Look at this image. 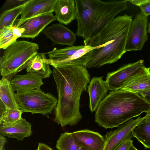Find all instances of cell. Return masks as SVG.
Returning a JSON list of instances; mask_svg holds the SVG:
<instances>
[{
    "mask_svg": "<svg viewBox=\"0 0 150 150\" xmlns=\"http://www.w3.org/2000/svg\"><path fill=\"white\" fill-rule=\"evenodd\" d=\"M36 43L17 40L4 51L0 59V72L2 77L11 81L16 74L26 69L38 54Z\"/></svg>",
    "mask_w": 150,
    "mask_h": 150,
    "instance_id": "cell-4",
    "label": "cell"
},
{
    "mask_svg": "<svg viewBox=\"0 0 150 150\" xmlns=\"http://www.w3.org/2000/svg\"><path fill=\"white\" fill-rule=\"evenodd\" d=\"M128 150H138L135 148L133 145V144L131 145L130 147Z\"/></svg>",
    "mask_w": 150,
    "mask_h": 150,
    "instance_id": "cell-36",
    "label": "cell"
},
{
    "mask_svg": "<svg viewBox=\"0 0 150 150\" xmlns=\"http://www.w3.org/2000/svg\"><path fill=\"white\" fill-rule=\"evenodd\" d=\"M0 124V134L8 138L22 141L32 134L31 124L23 118L14 122Z\"/></svg>",
    "mask_w": 150,
    "mask_h": 150,
    "instance_id": "cell-16",
    "label": "cell"
},
{
    "mask_svg": "<svg viewBox=\"0 0 150 150\" xmlns=\"http://www.w3.org/2000/svg\"><path fill=\"white\" fill-rule=\"evenodd\" d=\"M56 20L52 13L38 16L29 19L19 27L25 29L21 38H35L48 25Z\"/></svg>",
    "mask_w": 150,
    "mask_h": 150,
    "instance_id": "cell-15",
    "label": "cell"
},
{
    "mask_svg": "<svg viewBox=\"0 0 150 150\" xmlns=\"http://www.w3.org/2000/svg\"><path fill=\"white\" fill-rule=\"evenodd\" d=\"M11 81L2 77L0 81V108L20 109Z\"/></svg>",
    "mask_w": 150,
    "mask_h": 150,
    "instance_id": "cell-20",
    "label": "cell"
},
{
    "mask_svg": "<svg viewBox=\"0 0 150 150\" xmlns=\"http://www.w3.org/2000/svg\"><path fill=\"white\" fill-rule=\"evenodd\" d=\"M128 0L104 2L101 1L93 28L84 45L96 37L121 11L127 9Z\"/></svg>",
    "mask_w": 150,
    "mask_h": 150,
    "instance_id": "cell-7",
    "label": "cell"
},
{
    "mask_svg": "<svg viewBox=\"0 0 150 150\" xmlns=\"http://www.w3.org/2000/svg\"><path fill=\"white\" fill-rule=\"evenodd\" d=\"M36 150H54L46 144L39 143L38 146Z\"/></svg>",
    "mask_w": 150,
    "mask_h": 150,
    "instance_id": "cell-33",
    "label": "cell"
},
{
    "mask_svg": "<svg viewBox=\"0 0 150 150\" xmlns=\"http://www.w3.org/2000/svg\"><path fill=\"white\" fill-rule=\"evenodd\" d=\"M10 28H4L0 30V48L6 49L17 40Z\"/></svg>",
    "mask_w": 150,
    "mask_h": 150,
    "instance_id": "cell-28",
    "label": "cell"
},
{
    "mask_svg": "<svg viewBox=\"0 0 150 150\" xmlns=\"http://www.w3.org/2000/svg\"><path fill=\"white\" fill-rule=\"evenodd\" d=\"M141 12L146 16L150 15V0H144L139 6Z\"/></svg>",
    "mask_w": 150,
    "mask_h": 150,
    "instance_id": "cell-29",
    "label": "cell"
},
{
    "mask_svg": "<svg viewBox=\"0 0 150 150\" xmlns=\"http://www.w3.org/2000/svg\"><path fill=\"white\" fill-rule=\"evenodd\" d=\"M23 113L21 109L0 108V123L14 122L22 118Z\"/></svg>",
    "mask_w": 150,
    "mask_h": 150,
    "instance_id": "cell-27",
    "label": "cell"
},
{
    "mask_svg": "<svg viewBox=\"0 0 150 150\" xmlns=\"http://www.w3.org/2000/svg\"><path fill=\"white\" fill-rule=\"evenodd\" d=\"M83 45L70 46L62 49L54 48L52 51L47 52L49 58L46 57L44 61L48 64L64 60L72 56L78 50L82 48Z\"/></svg>",
    "mask_w": 150,
    "mask_h": 150,
    "instance_id": "cell-23",
    "label": "cell"
},
{
    "mask_svg": "<svg viewBox=\"0 0 150 150\" xmlns=\"http://www.w3.org/2000/svg\"><path fill=\"white\" fill-rule=\"evenodd\" d=\"M52 74L58 98L54 121L62 127L76 125L82 118L81 96L90 81L87 68L79 65L60 66L54 68Z\"/></svg>",
    "mask_w": 150,
    "mask_h": 150,
    "instance_id": "cell-1",
    "label": "cell"
},
{
    "mask_svg": "<svg viewBox=\"0 0 150 150\" xmlns=\"http://www.w3.org/2000/svg\"><path fill=\"white\" fill-rule=\"evenodd\" d=\"M147 115L137 118L131 119L118 127L116 129L107 132L105 136V144L103 150H114L125 140L134 137L132 131L142 121L146 119Z\"/></svg>",
    "mask_w": 150,
    "mask_h": 150,
    "instance_id": "cell-9",
    "label": "cell"
},
{
    "mask_svg": "<svg viewBox=\"0 0 150 150\" xmlns=\"http://www.w3.org/2000/svg\"><path fill=\"white\" fill-rule=\"evenodd\" d=\"M42 78L32 72L24 75H16L11 83L14 91L23 92L40 88L43 84Z\"/></svg>",
    "mask_w": 150,
    "mask_h": 150,
    "instance_id": "cell-18",
    "label": "cell"
},
{
    "mask_svg": "<svg viewBox=\"0 0 150 150\" xmlns=\"http://www.w3.org/2000/svg\"><path fill=\"white\" fill-rule=\"evenodd\" d=\"M76 144L86 150H103L105 138L98 132L85 129L71 133Z\"/></svg>",
    "mask_w": 150,
    "mask_h": 150,
    "instance_id": "cell-13",
    "label": "cell"
},
{
    "mask_svg": "<svg viewBox=\"0 0 150 150\" xmlns=\"http://www.w3.org/2000/svg\"><path fill=\"white\" fill-rule=\"evenodd\" d=\"M149 71H150V67H149Z\"/></svg>",
    "mask_w": 150,
    "mask_h": 150,
    "instance_id": "cell-39",
    "label": "cell"
},
{
    "mask_svg": "<svg viewBox=\"0 0 150 150\" xmlns=\"http://www.w3.org/2000/svg\"><path fill=\"white\" fill-rule=\"evenodd\" d=\"M133 142L131 139L126 140L120 144L114 150H128L131 145L133 144Z\"/></svg>",
    "mask_w": 150,
    "mask_h": 150,
    "instance_id": "cell-30",
    "label": "cell"
},
{
    "mask_svg": "<svg viewBox=\"0 0 150 150\" xmlns=\"http://www.w3.org/2000/svg\"><path fill=\"white\" fill-rule=\"evenodd\" d=\"M76 8V35L86 41L93 29L98 11L100 0H74Z\"/></svg>",
    "mask_w": 150,
    "mask_h": 150,
    "instance_id": "cell-6",
    "label": "cell"
},
{
    "mask_svg": "<svg viewBox=\"0 0 150 150\" xmlns=\"http://www.w3.org/2000/svg\"><path fill=\"white\" fill-rule=\"evenodd\" d=\"M16 97L18 105L23 112L40 114L48 118L58 103V99L53 95L45 93L40 88L17 92Z\"/></svg>",
    "mask_w": 150,
    "mask_h": 150,
    "instance_id": "cell-5",
    "label": "cell"
},
{
    "mask_svg": "<svg viewBox=\"0 0 150 150\" xmlns=\"http://www.w3.org/2000/svg\"><path fill=\"white\" fill-rule=\"evenodd\" d=\"M46 58L43 53L38 54L26 69L27 72H32L40 76L42 79L50 77L52 71L50 65L44 61Z\"/></svg>",
    "mask_w": 150,
    "mask_h": 150,
    "instance_id": "cell-22",
    "label": "cell"
},
{
    "mask_svg": "<svg viewBox=\"0 0 150 150\" xmlns=\"http://www.w3.org/2000/svg\"><path fill=\"white\" fill-rule=\"evenodd\" d=\"M148 28L147 29V32L150 33V22L148 24Z\"/></svg>",
    "mask_w": 150,
    "mask_h": 150,
    "instance_id": "cell-37",
    "label": "cell"
},
{
    "mask_svg": "<svg viewBox=\"0 0 150 150\" xmlns=\"http://www.w3.org/2000/svg\"><path fill=\"white\" fill-rule=\"evenodd\" d=\"M41 33L51 40L53 45L73 46L76 40V34L62 24H53L45 28Z\"/></svg>",
    "mask_w": 150,
    "mask_h": 150,
    "instance_id": "cell-14",
    "label": "cell"
},
{
    "mask_svg": "<svg viewBox=\"0 0 150 150\" xmlns=\"http://www.w3.org/2000/svg\"><path fill=\"white\" fill-rule=\"evenodd\" d=\"M132 16L126 14L115 18L86 45L96 47L91 51L88 68H99L117 62L126 52Z\"/></svg>",
    "mask_w": 150,
    "mask_h": 150,
    "instance_id": "cell-2",
    "label": "cell"
},
{
    "mask_svg": "<svg viewBox=\"0 0 150 150\" xmlns=\"http://www.w3.org/2000/svg\"><path fill=\"white\" fill-rule=\"evenodd\" d=\"M7 142L5 136L0 134V150H5L4 146Z\"/></svg>",
    "mask_w": 150,
    "mask_h": 150,
    "instance_id": "cell-32",
    "label": "cell"
},
{
    "mask_svg": "<svg viewBox=\"0 0 150 150\" xmlns=\"http://www.w3.org/2000/svg\"><path fill=\"white\" fill-rule=\"evenodd\" d=\"M76 150H86L83 148L80 147L78 148Z\"/></svg>",
    "mask_w": 150,
    "mask_h": 150,
    "instance_id": "cell-38",
    "label": "cell"
},
{
    "mask_svg": "<svg viewBox=\"0 0 150 150\" xmlns=\"http://www.w3.org/2000/svg\"><path fill=\"white\" fill-rule=\"evenodd\" d=\"M144 61L140 60L120 67L107 74L105 84L108 90H118L122 83L139 69L144 67Z\"/></svg>",
    "mask_w": 150,
    "mask_h": 150,
    "instance_id": "cell-11",
    "label": "cell"
},
{
    "mask_svg": "<svg viewBox=\"0 0 150 150\" xmlns=\"http://www.w3.org/2000/svg\"><path fill=\"white\" fill-rule=\"evenodd\" d=\"M96 48L84 45L68 58L49 64L52 66L54 68L60 66L72 65H81L86 67L90 58L91 51Z\"/></svg>",
    "mask_w": 150,
    "mask_h": 150,
    "instance_id": "cell-21",
    "label": "cell"
},
{
    "mask_svg": "<svg viewBox=\"0 0 150 150\" xmlns=\"http://www.w3.org/2000/svg\"><path fill=\"white\" fill-rule=\"evenodd\" d=\"M23 7V4L4 11L0 16V30L13 26L15 20L21 14Z\"/></svg>",
    "mask_w": 150,
    "mask_h": 150,
    "instance_id": "cell-25",
    "label": "cell"
},
{
    "mask_svg": "<svg viewBox=\"0 0 150 150\" xmlns=\"http://www.w3.org/2000/svg\"><path fill=\"white\" fill-rule=\"evenodd\" d=\"M103 78V76L93 77L87 87L89 95V108L92 112L96 111L108 91Z\"/></svg>",
    "mask_w": 150,
    "mask_h": 150,
    "instance_id": "cell-17",
    "label": "cell"
},
{
    "mask_svg": "<svg viewBox=\"0 0 150 150\" xmlns=\"http://www.w3.org/2000/svg\"><path fill=\"white\" fill-rule=\"evenodd\" d=\"M139 94L150 102V89L140 93Z\"/></svg>",
    "mask_w": 150,
    "mask_h": 150,
    "instance_id": "cell-34",
    "label": "cell"
},
{
    "mask_svg": "<svg viewBox=\"0 0 150 150\" xmlns=\"http://www.w3.org/2000/svg\"><path fill=\"white\" fill-rule=\"evenodd\" d=\"M56 147L57 150H76L80 147L76 143L71 133L65 132L61 134Z\"/></svg>",
    "mask_w": 150,
    "mask_h": 150,
    "instance_id": "cell-26",
    "label": "cell"
},
{
    "mask_svg": "<svg viewBox=\"0 0 150 150\" xmlns=\"http://www.w3.org/2000/svg\"><path fill=\"white\" fill-rule=\"evenodd\" d=\"M150 89V71L145 67L139 69L121 85L118 90L139 94Z\"/></svg>",
    "mask_w": 150,
    "mask_h": 150,
    "instance_id": "cell-12",
    "label": "cell"
},
{
    "mask_svg": "<svg viewBox=\"0 0 150 150\" xmlns=\"http://www.w3.org/2000/svg\"><path fill=\"white\" fill-rule=\"evenodd\" d=\"M54 12L56 20L67 25L76 18V8L74 0H57Z\"/></svg>",
    "mask_w": 150,
    "mask_h": 150,
    "instance_id": "cell-19",
    "label": "cell"
},
{
    "mask_svg": "<svg viewBox=\"0 0 150 150\" xmlns=\"http://www.w3.org/2000/svg\"><path fill=\"white\" fill-rule=\"evenodd\" d=\"M13 34L15 36L17 39L21 38L25 29L20 27L13 26L11 27Z\"/></svg>",
    "mask_w": 150,
    "mask_h": 150,
    "instance_id": "cell-31",
    "label": "cell"
},
{
    "mask_svg": "<svg viewBox=\"0 0 150 150\" xmlns=\"http://www.w3.org/2000/svg\"><path fill=\"white\" fill-rule=\"evenodd\" d=\"M150 111V102L139 94L114 90L99 104L96 111L95 121L100 127L112 129Z\"/></svg>",
    "mask_w": 150,
    "mask_h": 150,
    "instance_id": "cell-3",
    "label": "cell"
},
{
    "mask_svg": "<svg viewBox=\"0 0 150 150\" xmlns=\"http://www.w3.org/2000/svg\"><path fill=\"white\" fill-rule=\"evenodd\" d=\"M132 133L146 149H150V122L144 120L134 129Z\"/></svg>",
    "mask_w": 150,
    "mask_h": 150,
    "instance_id": "cell-24",
    "label": "cell"
},
{
    "mask_svg": "<svg viewBox=\"0 0 150 150\" xmlns=\"http://www.w3.org/2000/svg\"><path fill=\"white\" fill-rule=\"evenodd\" d=\"M147 16L142 12L137 14L132 21L129 30L125 52L141 50L148 40Z\"/></svg>",
    "mask_w": 150,
    "mask_h": 150,
    "instance_id": "cell-8",
    "label": "cell"
},
{
    "mask_svg": "<svg viewBox=\"0 0 150 150\" xmlns=\"http://www.w3.org/2000/svg\"><path fill=\"white\" fill-rule=\"evenodd\" d=\"M147 115L146 118L145 119V120L147 122H150V111L146 113Z\"/></svg>",
    "mask_w": 150,
    "mask_h": 150,
    "instance_id": "cell-35",
    "label": "cell"
},
{
    "mask_svg": "<svg viewBox=\"0 0 150 150\" xmlns=\"http://www.w3.org/2000/svg\"><path fill=\"white\" fill-rule=\"evenodd\" d=\"M57 0H28L23 4L20 18L16 26L19 27L33 17L54 11Z\"/></svg>",
    "mask_w": 150,
    "mask_h": 150,
    "instance_id": "cell-10",
    "label": "cell"
}]
</instances>
